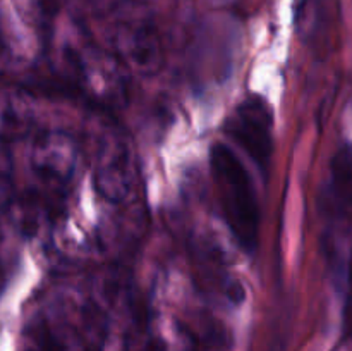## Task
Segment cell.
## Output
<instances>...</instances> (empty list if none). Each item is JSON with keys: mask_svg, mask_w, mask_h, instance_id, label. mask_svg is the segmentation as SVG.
<instances>
[{"mask_svg": "<svg viewBox=\"0 0 352 351\" xmlns=\"http://www.w3.org/2000/svg\"><path fill=\"white\" fill-rule=\"evenodd\" d=\"M272 114L263 100L250 96L237 105L230 119L227 120V131L230 138L244 148L248 155L260 169L270 164L274 138H272Z\"/></svg>", "mask_w": 352, "mask_h": 351, "instance_id": "obj_2", "label": "cell"}, {"mask_svg": "<svg viewBox=\"0 0 352 351\" xmlns=\"http://www.w3.org/2000/svg\"><path fill=\"white\" fill-rule=\"evenodd\" d=\"M210 169L223 219L237 243L251 251L258 243L260 206L250 172L223 143H215L210 150Z\"/></svg>", "mask_w": 352, "mask_h": 351, "instance_id": "obj_1", "label": "cell"}]
</instances>
